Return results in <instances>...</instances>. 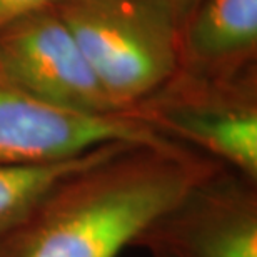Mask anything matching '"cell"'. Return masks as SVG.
Returning a JSON list of instances; mask_svg holds the SVG:
<instances>
[{
    "label": "cell",
    "mask_w": 257,
    "mask_h": 257,
    "mask_svg": "<svg viewBox=\"0 0 257 257\" xmlns=\"http://www.w3.org/2000/svg\"><path fill=\"white\" fill-rule=\"evenodd\" d=\"M128 115L257 182V69L224 79L177 70Z\"/></svg>",
    "instance_id": "3957f363"
},
{
    "label": "cell",
    "mask_w": 257,
    "mask_h": 257,
    "mask_svg": "<svg viewBox=\"0 0 257 257\" xmlns=\"http://www.w3.org/2000/svg\"><path fill=\"white\" fill-rule=\"evenodd\" d=\"M0 69L39 99L90 115H125L114 105L54 7L0 29Z\"/></svg>",
    "instance_id": "8992f818"
},
{
    "label": "cell",
    "mask_w": 257,
    "mask_h": 257,
    "mask_svg": "<svg viewBox=\"0 0 257 257\" xmlns=\"http://www.w3.org/2000/svg\"><path fill=\"white\" fill-rule=\"evenodd\" d=\"M132 247L169 257H257V182L217 167L159 215Z\"/></svg>",
    "instance_id": "277c9868"
},
{
    "label": "cell",
    "mask_w": 257,
    "mask_h": 257,
    "mask_svg": "<svg viewBox=\"0 0 257 257\" xmlns=\"http://www.w3.org/2000/svg\"><path fill=\"white\" fill-rule=\"evenodd\" d=\"M220 166L177 142L124 144L64 179L0 245V257H119Z\"/></svg>",
    "instance_id": "6da1fadb"
},
{
    "label": "cell",
    "mask_w": 257,
    "mask_h": 257,
    "mask_svg": "<svg viewBox=\"0 0 257 257\" xmlns=\"http://www.w3.org/2000/svg\"><path fill=\"white\" fill-rule=\"evenodd\" d=\"M257 0H200L179 32V69L224 79L257 69Z\"/></svg>",
    "instance_id": "52a82bcc"
},
{
    "label": "cell",
    "mask_w": 257,
    "mask_h": 257,
    "mask_svg": "<svg viewBox=\"0 0 257 257\" xmlns=\"http://www.w3.org/2000/svg\"><path fill=\"white\" fill-rule=\"evenodd\" d=\"M110 142L174 141L131 115H90L45 102L0 69V166L60 161Z\"/></svg>",
    "instance_id": "5b68a950"
},
{
    "label": "cell",
    "mask_w": 257,
    "mask_h": 257,
    "mask_svg": "<svg viewBox=\"0 0 257 257\" xmlns=\"http://www.w3.org/2000/svg\"><path fill=\"white\" fill-rule=\"evenodd\" d=\"M169 7L172 9L174 15H176L179 25L182 27V24L189 19V15L194 12V9L200 4V0H166Z\"/></svg>",
    "instance_id": "30bf717a"
},
{
    "label": "cell",
    "mask_w": 257,
    "mask_h": 257,
    "mask_svg": "<svg viewBox=\"0 0 257 257\" xmlns=\"http://www.w3.org/2000/svg\"><path fill=\"white\" fill-rule=\"evenodd\" d=\"M64 0H0V29L12 20L37 10L54 7Z\"/></svg>",
    "instance_id": "9c48e42d"
},
{
    "label": "cell",
    "mask_w": 257,
    "mask_h": 257,
    "mask_svg": "<svg viewBox=\"0 0 257 257\" xmlns=\"http://www.w3.org/2000/svg\"><path fill=\"white\" fill-rule=\"evenodd\" d=\"M151 257H169V255L161 254V252H151Z\"/></svg>",
    "instance_id": "8fae6325"
},
{
    "label": "cell",
    "mask_w": 257,
    "mask_h": 257,
    "mask_svg": "<svg viewBox=\"0 0 257 257\" xmlns=\"http://www.w3.org/2000/svg\"><path fill=\"white\" fill-rule=\"evenodd\" d=\"M54 10L122 114L179 69L181 25L166 0H64Z\"/></svg>",
    "instance_id": "7a4b0ae2"
},
{
    "label": "cell",
    "mask_w": 257,
    "mask_h": 257,
    "mask_svg": "<svg viewBox=\"0 0 257 257\" xmlns=\"http://www.w3.org/2000/svg\"><path fill=\"white\" fill-rule=\"evenodd\" d=\"M124 144H104L60 161L0 166V245L27 222L40 202L64 179L110 156Z\"/></svg>",
    "instance_id": "ba28073f"
}]
</instances>
